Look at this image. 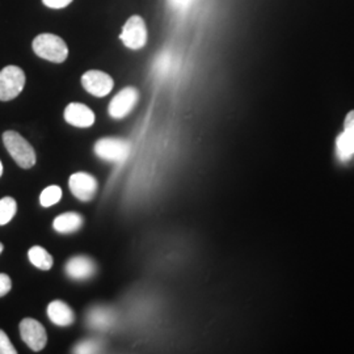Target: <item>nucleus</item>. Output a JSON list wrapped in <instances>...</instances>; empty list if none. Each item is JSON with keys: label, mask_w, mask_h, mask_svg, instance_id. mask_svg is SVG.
<instances>
[{"label": "nucleus", "mask_w": 354, "mask_h": 354, "mask_svg": "<svg viewBox=\"0 0 354 354\" xmlns=\"http://www.w3.org/2000/svg\"><path fill=\"white\" fill-rule=\"evenodd\" d=\"M32 46L37 57L53 64H64L68 57V48L64 38L53 33L38 35L33 39Z\"/></svg>", "instance_id": "1"}, {"label": "nucleus", "mask_w": 354, "mask_h": 354, "mask_svg": "<svg viewBox=\"0 0 354 354\" xmlns=\"http://www.w3.org/2000/svg\"><path fill=\"white\" fill-rule=\"evenodd\" d=\"M3 142L6 149L12 156L13 160L21 168H32L36 165V152L32 145L21 137L17 131L8 130L3 134Z\"/></svg>", "instance_id": "2"}, {"label": "nucleus", "mask_w": 354, "mask_h": 354, "mask_svg": "<svg viewBox=\"0 0 354 354\" xmlns=\"http://www.w3.org/2000/svg\"><path fill=\"white\" fill-rule=\"evenodd\" d=\"M26 73L17 66H7L0 71V102L16 99L26 87Z\"/></svg>", "instance_id": "3"}, {"label": "nucleus", "mask_w": 354, "mask_h": 354, "mask_svg": "<svg viewBox=\"0 0 354 354\" xmlns=\"http://www.w3.org/2000/svg\"><path fill=\"white\" fill-rule=\"evenodd\" d=\"M131 152V145L121 138H102L95 145V153L106 162L124 163Z\"/></svg>", "instance_id": "4"}, {"label": "nucleus", "mask_w": 354, "mask_h": 354, "mask_svg": "<svg viewBox=\"0 0 354 354\" xmlns=\"http://www.w3.org/2000/svg\"><path fill=\"white\" fill-rule=\"evenodd\" d=\"M120 39L131 50H140L145 48L147 44V26L145 20L138 15L131 16L122 28Z\"/></svg>", "instance_id": "5"}, {"label": "nucleus", "mask_w": 354, "mask_h": 354, "mask_svg": "<svg viewBox=\"0 0 354 354\" xmlns=\"http://www.w3.org/2000/svg\"><path fill=\"white\" fill-rule=\"evenodd\" d=\"M20 335L26 345L35 352L42 351L48 344V335L44 326L32 317H26L21 320Z\"/></svg>", "instance_id": "6"}, {"label": "nucleus", "mask_w": 354, "mask_h": 354, "mask_svg": "<svg viewBox=\"0 0 354 354\" xmlns=\"http://www.w3.org/2000/svg\"><path fill=\"white\" fill-rule=\"evenodd\" d=\"M140 100V92L134 87H127L120 91L109 104V114L114 120L125 118Z\"/></svg>", "instance_id": "7"}, {"label": "nucleus", "mask_w": 354, "mask_h": 354, "mask_svg": "<svg viewBox=\"0 0 354 354\" xmlns=\"http://www.w3.org/2000/svg\"><path fill=\"white\" fill-rule=\"evenodd\" d=\"M82 84L91 95L96 97H105L113 89L114 82L112 76L106 73L91 70L82 76Z\"/></svg>", "instance_id": "8"}, {"label": "nucleus", "mask_w": 354, "mask_h": 354, "mask_svg": "<svg viewBox=\"0 0 354 354\" xmlns=\"http://www.w3.org/2000/svg\"><path fill=\"white\" fill-rule=\"evenodd\" d=\"M70 189L77 200L83 203L91 201L97 192V180L87 172H76L68 180Z\"/></svg>", "instance_id": "9"}, {"label": "nucleus", "mask_w": 354, "mask_h": 354, "mask_svg": "<svg viewBox=\"0 0 354 354\" xmlns=\"http://www.w3.org/2000/svg\"><path fill=\"white\" fill-rule=\"evenodd\" d=\"M66 273L70 279L86 281L95 276L96 264L88 256H74L66 264Z\"/></svg>", "instance_id": "10"}, {"label": "nucleus", "mask_w": 354, "mask_h": 354, "mask_svg": "<svg viewBox=\"0 0 354 354\" xmlns=\"http://www.w3.org/2000/svg\"><path fill=\"white\" fill-rule=\"evenodd\" d=\"M64 120L73 127L86 129L95 124V113L84 104L71 102L64 109Z\"/></svg>", "instance_id": "11"}, {"label": "nucleus", "mask_w": 354, "mask_h": 354, "mask_svg": "<svg viewBox=\"0 0 354 354\" xmlns=\"http://www.w3.org/2000/svg\"><path fill=\"white\" fill-rule=\"evenodd\" d=\"M336 147L342 160H346L354 155V111L349 112L345 118L344 131L337 138Z\"/></svg>", "instance_id": "12"}, {"label": "nucleus", "mask_w": 354, "mask_h": 354, "mask_svg": "<svg viewBox=\"0 0 354 354\" xmlns=\"http://www.w3.org/2000/svg\"><path fill=\"white\" fill-rule=\"evenodd\" d=\"M48 317L58 327H68L75 322V314L73 308L62 301H53L48 306Z\"/></svg>", "instance_id": "13"}, {"label": "nucleus", "mask_w": 354, "mask_h": 354, "mask_svg": "<svg viewBox=\"0 0 354 354\" xmlns=\"http://www.w3.org/2000/svg\"><path fill=\"white\" fill-rule=\"evenodd\" d=\"M113 310L104 307V306H97L93 307L87 315V324L91 328L99 329V330H106L111 328L114 324Z\"/></svg>", "instance_id": "14"}, {"label": "nucleus", "mask_w": 354, "mask_h": 354, "mask_svg": "<svg viewBox=\"0 0 354 354\" xmlns=\"http://www.w3.org/2000/svg\"><path fill=\"white\" fill-rule=\"evenodd\" d=\"M176 67V57L171 50L160 51L152 64V71L156 77L165 79L167 76L172 75Z\"/></svg>", "instance_id": "15"}, {"label": "nucleus", "mask_w": 354, "mask_h": 354, "mask_svg": "<svg viewBox=\"0 0 354 354\" xmlns=\"http://www.w3.org/2000/svg\"><path fill=\"white\" fill-rule=\"evenodd\" d=\"M82 226H83V216L74 212L58 215L53 223V227L59 234H73L79 231Z\"/></svg>", "instance_id": "16"}, {"label": "nucleus", "mask_w": 354, "mask_h": 354, "mask_svg": "<svg viewBox=\"0 0 354 354\" xmlns=\"http://www.w3.org/2000/svg\"><path fill=\"white\" fill-rule=\"evenodd\" d=\"M28 257H29V261L41 270H49L54 263L50 253L41 245L32 247L28 252Z\"/></svg>", "instance_id": "17"}, {"label": "nucleus", "mask_w": 354, "mask_h": 354, "mask_svg": "<svg viewBox=\"0 0 354 354\" xmlns=\"http://www.w3.org/2000/svg\"><path fill=\"white\" fill-rule=\"evenodd\" d=\"M17 212V203L12 197H4L0 200V226L10 223Z\"/></svg>", "instance_id": "18"}, {"label": "nucleus", "mask_w": 354, "mask_h": 354, "mask_svg": "<svg viewBox=\"0 0 354 354\" xmlns=\"http://www.w3.org/2000/svg\"><path fill=\"white\" fill-rule=\"evenodd\" d=\"M62 198V189L58 185H50L42 190L39 196V203L44 207H50L53 205L59 203Z\"/></svg>", "instance_id": "19"}, {"label": "nucleus", "mask_w": 354, "mask_h": 354, "mask_svg": "<svg viewBox=\"0 0 354 354\" xmlns=\"http://www.w3.org/2000/svg\"><path fill=\"white\" fill-rule=\"evenodd\" d=\"M102 344L99 340H86V342H82L80 344L76 345L75 353L80 354H92L99 353L102 352Z\"/></svg>", "instance_id": "20"}, {"label": "nucleus", "mask_w": 354, "mask_h": 354, "mask_svg": "<svg viewBox=\"0 0 354 354\" xmlns=\"http://www.w3.org/2000/svg\"><path fill=\"white\" fill-rule=\"evenodd\" d=\"M167 6L174 12L184 13L189 11L190 7L194 4L196 0H165Z\"/></svg>", "instance_id": "21"}, {"label": "nucleus", "mask_w": 354, "mask_h": 354, "mask_svg": "<svg viewBox=\"0 0 354 354\" xmlns=\"http://www.w3.org/2000/svg\"><path fill=\"white\" fill-rule=\"evenodd\" d=\"M17 351L15 349L11 340L8 339L7 333L0 329V354H16Z\"/></svg>", "instance_id": "22"}, {"label": "nucleus", "mask_w": 354, "mask_h": 354, "mask_svg": "<svg viewBox=\"0 0 354 354\" xmlns=\"http://www.w3.org/2000/svg\"><path fill=\"white\" fill-rule=\"evenodd\" d=\"M12 289V281L6 273H0V298L7 295Z\"/></svg>", "instance_id": "23"}, {"label": "nucleus", "mask_w": 354, "mask_h": 354, "mask_svg": "<svg viewBox=\"0 0 354 354\" xmlns=\"http://www.w3.org/2000/svg\"><path fill=\"white\" fill-rule=\"evenodd\" d=\"M42 3L51 10H62L73 3V0H42Z\"/></svg>", "instance_id": "24"}, {"label": "nucleus", "mask_w": 354, "mask_h": 354, "mask_svg": "<svg viewBox=\"0 0 354 354\" xmlns=\"http://www.w3.org/2000/svg\"><path fill=\"white\" fill-rule=\"evenodd\" d=\"M3 175V165H1V162H0V177Z\"/></svg>", "instance_id": "25"}, {"label": "nucleus", "mask_w": 354, "mask_h": 354, "mask_svg": "<svg viewBox=\"0 0 354 354\" xmlns=\"http://www.w3.org/2000/svg\"><path fill=\"white\" fill-rule=\"evenodd\" d=\"M3 250H4V247H3V244L0 243V253L3 252Z\"/></svg>", "instance_id": "26"}]
</instances>
